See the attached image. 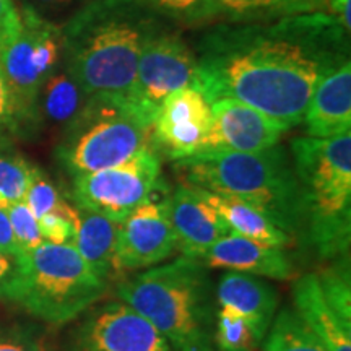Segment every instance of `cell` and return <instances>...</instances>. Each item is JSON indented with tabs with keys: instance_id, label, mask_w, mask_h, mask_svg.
I'll list each match as a JSON object with an SVG mask.
<instances>
[{
	"instance_id": "37",
	"label": "cell",
	"mask_w": 351,
	"mask_h": 351,
	"mask_svg": "<svg viewBox=\"0 0 351 351\" xmlns=\"http://www.w3.org/2000/svg\"><path fill=\"white\" fill-rule=\"evenodd\" d=\"M0 351H46L41 345L25 340H0Z\"/></svg>"
},
{
	"instance_id": "5",
	"label": "cell",
	"mask_w": 351,
	"mask_h": 351,
	"mask_svg": "<svg viewBox=\"0 0 351 351\" xmlns=\"http://www.w3.org/2000/svg\"><path fill=\"white\" fill-rule=\"evenodd\" d=\"M291 161L301 186L307 238L322 258L348 256L351 241V132L298 137Z\"/></svg>"
},
{
	"instance_id": "35",
	"label": "cell",
	"mask_w": 351,
	"mask_h": 351,
	"mask_svg": "<svg viewBox=\"0 0 351 351\" xmlns=\"http://www.w3.org/2000/svg\"><path fill=\"white\" fill-rule=\"evenodd\" d=\"M0 251L16 258L23 256V252H21L19 243H16L15 239V234H13L8 215L5 210L2 208H0Z\"/></svg>"
},
{
	"instance_id": "22",
	"label": "cell",
	"mask_w": 351,
	"mask_h": 351,
	"mask_svg": "<svg viewBox=\"0 0 351 351\" xmlns=\"http://www.w3.org/2000/svg\"><path fill=\"white\" fill-rule=\"evenodd\" d=\"M231 23H274L291 16L327 12L326 0H213Z\"/></svg>"
},
{
	"instance_id": "16",
	"label": "cell",
	"mask_w": 351,
	"mask_h": 351,
	"mask_svg": "<svg viewBox=\"0 0 351 351\" xmlns=\"http://www.w3.org/2000/svg\"><path fill=\"white\" fill-rule=\"evenodd\" d=\"M200 262L207 269L239 271L278 282L293 275V263L283 249L254 243L236 234L218 239Z\"/></svg>"
},
{
	"instance_id": "30",
	"label": "cell",
	"mask_w": 351,
	"mask_h": 351,
	"mask_svg": "<svg viewBox=\"0 0 351 351\" xmlns=\"http://www.w3.org/2000/svg\"><path fill=\"white\" fill-rule=\"evenodd\" d=\"M78 213L77 208L65 205L62 210L46 213L38 219L39 232L44 243L49 244H73L77 234Z\"/></svg>"
},
{
	"instance_id": "34",
	"label": "cell",
	"mask_w": 351,
	"mask_h": 351,
	"mask_svg": "<svg viewBox=\"0 0 351 351\" xmlns=\"http://www.w3.org/2000/svg\"><path fill=\"white\" fill-rule=\"evenodd\" d=\"M20 25L21 15L13 0H0V49L19 33Z\"/></svg>"
},
{
	"instance_id": "25",
	"label": "cell",
	"mask_w": 351,
	"mask_h": 351,
	"mask_svg": "<svg viewBox=\"0 0 351 351\" xmlns=\"http://www.w3.org/2000/svg\"><path fill=\"white\" fill-rule=\"evenodd\" d=\"M262 340L244 317L230 307L218 306L215 320V348L217 351H254Z\"/></svg>"
},
{
	"instance_id": "3",
	"label": "cell",
	"mask_w": 351,
	"mask_h": 351,
	"mask_svg": "<svg viewBox=\"0 0 351 351\" xmlns=\"http://www.w3.org/2000/svg\"><path fill=\"white\" fill-rule=\"evenodd\" d=\"M174 171L186 186L245 202L291 238L304 231L301 186L280 145L254 153L200 152L176 161Z\"/></svg>"
},
{
	"instance_id": "17",
	"label": "cell",
	"mask_w": 351,
	"mask_h": 351,
	"mask_svg": "<svg viewBox=\"0 0 351 351\" xmlns=\"http://www.w3.org/2000/svg\"><path fill=\"white\" fill-rule=\"evenodd\" d=\"M302 122L309 137L328 138L351 132L350 60L320 80L307 104Z\"/></svg>"
},
{
	"instance_id": "23",
	"label": "cell",
	"mask_w": 351,
	"mask_h": 351,
	"mask_svg": "<svg viewBox=\"0 0 351 351\" xmlns=\"http://www.w3.org/2000/svg\"><path fill=\"white\" fill-rule=\"evenodd\" d=\"M43 111L54 124L73 129L85 112L88 98L67 72L52 73L43 88Z\"/></svg>"
},
{
	"instance_id": "38",
	"label": "cell",
	"mask_w": 351,
	"mask_h": 351,
	"mask_svg": "<svg viewBox=\"0 0 351 351\" xmlns=\"http://www.w3.org/2000/svg\"><path fill=\"white\" fill-rule=\"evenodd\" d=\"M38 2L43 3V5L56 7V5H65V3H70L72 0H38Z\"/></svg>"
},
{
	"instance_id": "13",
	"label": "cell",
	"mask_w": 351,
	"mask_h": 351,
	"mask_svg": "<svg viewBox=\"0 0 351 351\" xmlns=\"http://www.w3.org/2000/svg\"><path fill=\"white\" fill-rule=\"evenodd\" d=\"M212 127V109L194 86H184L171 93L152 124V145L171 160L204 152Z\"/></svg>"
},
{
	"instance_id": "36",
	"label": "cell",
	"mask_w": 351,
	"mask_h": 351,
	"mask_svg": "<svg viewBox=\"0 0 351 351\" xmlns=\"http://www.w3.org/2000/svg\"><path fill=\"white\" fill-rule=\"evenodd\" d=\"M326 10L350 33V0H326Z\"/></svg>"
},
{
	"instance_id": "11",
	"label": "cell",
	"mask_w": 351,
	"mask_h": 351,
	"mask_svg": "<svg viewBox=\"0 0 351 351\" xmlns=\"http://www.w3.org/2000/svg\"><path fill=\"white\" fill-rule=\"evenodd\" d=\"M78 319L67 351H171L163 335L122 301L93 306Z\"/></svg>"
},
{
	"instance_id": "32",
	"label": "cell",
	"mask_w": 351,
	"mask_h": 351,
	"mask_svg": "<svg viewBox=\"0 0 351 351\" xmlns=\"http://www.w3.org/2000/svg\"><path fill=\"white\" fill-rule=\"evenodd\" d=\"M26 122L0 65V147L19 137Z\"/></svg>"
},
{
	"instance_id": "20",
	"label": "cell",
	"mask_w": 351,
	"mask_h": 351,
	"mask_svg": "<svg viewBox=\"0 0 351 351\" xmlns=\"http://www.w3.org/2000/svg\"><path fill=\"white\" fill-rule=\"evenodd\" d=\"M200 192L208 200V204L221 215L231 234L278 249L288 247L293 243L291 236L280 230L265 215L245 202L231 195L215 194L204 189H200Z\"/></svg>"
},
{
	"instance_id": "6",
	"label": "cell",
	"mask_w": 351,
	"mask_h": 351,
	"mask_svg": "<svg viewBox=\"0 0 351 351\" xmlns=\"http://www.w3.org/2000/svg\"><path fill=\"white\" fill-rule=\"evenodd\" d=\"M20 275L12 302L54 326L77 320L98 304L108 280L96 275L72 244L43 243L19 258Z\"/></svg>"
},
{
	"instance_id": "19",
	"label": "cell",
	"mask_w": 351,
	"mask_h": 351,
	"mask_svg": "<svg viewBox=\"0 0 351 351\" xmlns=\"http://www.w3.org/2000/svg\"><path fill=\"white\" fill-rule=\"evenodd\" d=\"M295 311L327 351H351V327L324 298L315 274L300 276L293 287Z\"/></svg>"
},
{
	"instance_id": "2",
	"label": "cell",
	"mask_w": 351,
	"mask_h": 351,
	"mask_svg": "<svg viewBox=\"0 0 351 351\" xmlns=\"http://www.w3.org/2000/svg\"><path fill=\"white\" fill-rule=\"evenodd\" d=\"M158 25L137 0H91L62 28L67 73L90 101L124 108L143 44Z\"/></svg>"
},
{
	"instance_id": "27",
	"label": "cell",
	"mask_w": 351,
	"mask_h": 351,
	"mask_svg": "<svg viewBox=\"0 0 351 351\" xmlns=\"http://www.w3.org/2000/svg\"><path fill=\"white\" fill-rule=\"evenodd\" d=\"M348 257L339 258V263L328 267L317 275L324 298L337 315L351 327V282Z\"/></svg>"
},
{
	"instance_id": "18",
	"label": "cell",
	"mask_w": 351,
	"mask_h": 351,
	"mask_svg": "<svg viewBox=\"0 0 351 351\" xmlns=\"http://www.w3.org/2000/svg\"><path fill=\"white\" fill-rule=\"evenodd\" d=\"M217 304L230 307L251 324L263 341L278 309V293L265 278L226 271L215 288Z\"/></svg>"
},
{
	"instance_id": "21",
	"label": "cell",
	"mask_w": 351,
	"mask_h": 351,
	"mask_svg": "<svg viewBox=\"0 0 351 351\" xmlns=\"http://www.w3.org/2000/svg\"><path fill=\"white\" fill-rule=\"evenodd\" d=\"M77 234L72 245L96 275L109 282L114 271L119 223L85 208L77 207Z\"/></svg>"
},
{
	"instance_id": "26",
	"label": "cell",
	"mask_w": 351,
	"mask_h": 351,
	"mask_svg": "<svg viewBox=\"0 0 351 351\" xmlns=\"http://www.w3.org/2000/svg\"><path fill=\"white\" fill-rule=\"evenodd\" d=\"M152 13L184 25H204L218 19L219 10L213 0H137Z\"/></svg>"
},
{
	"instance_id": "29",
	"label": "cell",
	"mask_w": 351,
	"mask_h": 351,
	"mask_svg": "<svg viewBox=\"0 0 351 351\" xmlns=\"http://www.w3.org/2000/svg\"><path fill=\"white\" fill-rule=\"evenodd\" d=\"M23 202L36 219L44 217L46 213L62 210L65 205H69L60 197L59 191L49 181V178L38 168H34L33 171L32 181H29V186L26 189Z\"/></svg>"
},
{
	"instance_id": "33",
	"label": "cell",
	"mask_w": 351,
	"mask_h": 351,
	"mask_svg": "<svg viewBox=\"0 0 351 351\" xmlns=\"http://www.w3.org/2000/svg\"><path fill=\"white\" fill-rule=\"evenodd\" d=\"M19 258L0 251V300L13 301L16 283H19Z\"/></svg>"
},
{
	"instance_id": "15",
	"label": "cell",
	"mask_w": 351,
	"mask_h": 351,
	"mask_svg": "<svg viewBox=\"0 0 351 351\" xmlns=\"http://www.w3.org/2000/svg\"><path fill=\"white\" fill-rule=\"evenodd\" d=\"M168 213L181 256L200 261L218 239L231 234L221 215L194 186L176 189L168 197Z\"/></svg>"
},
{
	"instance_id": "8",
	"label": "cell",
	"mask_w": 351,
	"mask_h": 351,
	"mask_svg": "<svg viewBox=\"0 0 351 351\" xmlns=\"http://www.w3.org/2000/svg\"><path fill=\"white\" fill-rule=\"evenodd\" d=\"M20 15L19 33L0 49V65L13 98L29 122L36 116L43 85L59 64L62 28L44 20L32 7H25Z\"/></svg>"
},
{
	"instance_id": "10",
	"label": "cell",
	"mask_w": 351,
	"mask_h": 351,
	"mask_svg": "<svg viewBox=\"0 0 351 351\" xmlns=\"http://www.w3.org/2000/svg\"><path fill=\"white\" fill-rule=\"evenodd\" d=\"M160 189L161 158L155 147L145 148L114 168L73 176L77 207L104 215L117 223Z\"/></svg>"
},
{
	"instance_id": "4",
	"label": "cell",
	"mask_w": 351,
	"mask_h": 351,
	"mask_svg": "<svg viewBox=\"0 0 351 351\" xmlns=\"http://www.w3.org/2000/svg\"><path fill=\"white\" fill-rule=\"evenodd\" d=\"M117 298L148 320L171 351H217V296L207 267L186 256L124 280Z\"/></svg>"
},
{
	"instance_id": "28",
	"label": "cell",
	"mask_w": 351,
	"mask_h": 351,
	"mask_svg": "<svg viewBox=\"0 0 351 351\" xmlns=\"http://www.w3.org/2000/svg\"><path fill=\"white\" fill-rule=\"evenodd\" d=\"M34 168L21 156L0 153V208L23 202Z\"/></svg>"
},
{
	"instance_id": "7",
	"label": "cell",
	"mask_w": 351,
	"mask_h": 351,
	"mask_svg": "<svg viewBox=\"0 0 351 351\" xmlns=\"http://www.w3.org/2000/svg\"><path fill=\"white\" fill-rule=\"evenodd\" d=\"M73 138L60 150L73 176L95 173L124 163L152 145V127L116 104L88 99Z\"/></svg>"
},
{
	"instance_id": "31",
	"label": "cell",
	"mask_w": 351,
	"mask_h": 351,
	"mask_svg": "<svg viewBox=\"0 0 351 351\" xmlns=\"http://www.w3.org/2000/svg\"><path fill=\"white\" fill-rule=\"evenodd\" d=\"M5 212L8 215V219H10L13 234H15V239L19 243L21 252L25 254L33 251V249H36L38 245L44 243L41 232H39L38 219L29 212L25 202L10 205Z\"/></svg>"
},
{
	"instance_id": "14",
	"label": "cell",
	"mask_w": 351,
	"mask_h": 351,
	"mask_svg": "<svg viewBox=\"0 0 351 351\" xmlns=\"http://www.w3.org/2000/svg\"><path fill=\"white\" fill-rule=\"evenodd\" d=\"M212 127L204 152L254 153L275 147L289 129L238 99L210 103Z\"/></svg>"
},
{
	"instance_id": "12",
	"label": "cell",
	"mask_w": 351,
	"mask_h": 351,
	"mask_svg": "<svg viewBox=\"0 0 351 351\" xmlns=\"http://www.w3.org/2000/svg\"><path fill=\"white\" fill-rule=\"evenodd\" d=\"M178 251L169 221L168 197H150L119 223L114 271H142L160 265Z\"/></svg>"
},
{
	"instance_id": "9",
	"label": "cell",
	"mask_w": 351,
	"mask_h": 351,
	"mask_svg": "<svg viewBox=\"0 0 351 351\" xmlns=\"http://www.w3.org/2000/svg\"><path fill=\"white\" fill-rule=\"evenodd\" d=\"M195 52L181 36L155 32L143 44L124 111L152 127L161 104L176 90L195 85Z\"/></svg>"
},
{
	"instance_id": "24",
	"label": "cell",
	"mask_w": 351,
	"mask_h": 351,
	"mask_svg": "<svg viewBox=\"0 0 351 351\" xmlns=\"http://www.w3.org/2000/svg\"><path fill=\"white\" fill-rule=\"evenodd\" d=\"M263 351H327L295 309L276 311L263 339Z\"/></svg>"
},
{
	"instance_id": "1",
	"label": "cell",
	"mask_w": 351,
	"mask_h": 351,
	"mask_svg": "<svg viewBox=\"0 0 351 351\" xmlns=\"http://www.w3.org/2000/svg\"><path fill=\"white\" fill-rule=\"evenodd\" d=\"M348 56V32L327 12L223 25L202 39L194 88L208 104L238 99L291 129L320 80Z\"/></svg>"
}]
</instances>
